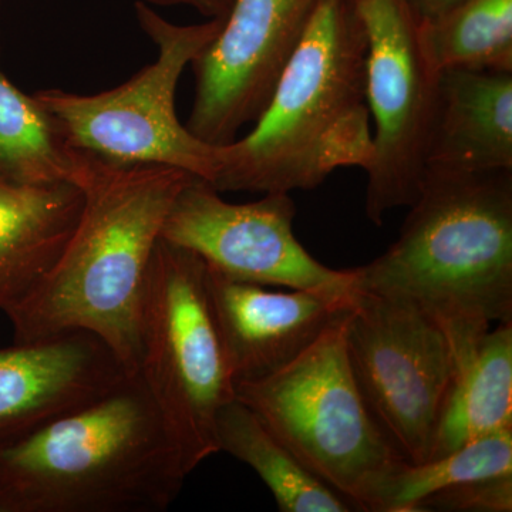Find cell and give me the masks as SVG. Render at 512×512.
Returning a JSON list of instances; mask_svg holds the SVG:
<instances>
[{"label":"cell","instance_id":"5b68a950","mask_svg":"<svg viewBox=\"0 0 512 512\" xmlns=\"http://www.w3.org/2000/svg\"><path fill=\"white\" fill-rule=\"evenodd\" d=\"M345 316L282 369L235 384V397L319 480L355 510L369 511L376 488L404 458L359 392L346 350Z\"/></svg>","mask_w":512,"mask_h":512},{"label":"cell","instance_id":"9c48e42d","mask_svg":"<svg viewBox=\"0 0 512 512\" xmlns=\"http://www.w3.org/2000/svg\"><path fill=\"white\" fill-rule=\"evenodd\" d=\"M356 6L367 36L366 100L375 121L366 214L382 225L387 212L419 197L440 74L427 64L416 19L402 0H356Z\"/></svg>","mask_w":512,"mask_h":512},{"label":"cell","instance_id":"3957f363","mask_svg":"<svg viewBox=\"0 0 512 512\" xmlns=\"http://www.w3.org/2000/svg\"><path fill=\"white\" fill-rule=\"evenodd\" d=\"M190 471L138 375L0 441V512H161Z\"/></svg>","mask_w":512,"mask_h":512},{"label":"cell","instance_id":"6da1fadb","mask_svg":"<svg viewBox=\"0 0 512 512\" xmlns=\"http://www.w3.org/2000/svg\"><path fill=\"white\" fill-rule=\"evenodd\" d=\"M82 157L76 229L42 284L5 315L15 343L90 333L136 375L148 269L168 212L195 175Z\"/></svg>","mask_w":512,"mask_h":512},{"label":"cell","instance_id":"603a6c76","mask_svg":"<svg viewBox=\"0 0 512 512\" xmlns=\"http://www.w3.org/2000/svg\"><path fill=\"white\" fill-rule=\"evenodd\" d=\"M158 6H188L207 16L208 19L227 18L234 0H141Z\"/></svg>","mask_w":512,"mask_h":512},{"label":"cell","instance_id":"2e32d148","mask_svg":"<svg viewBox=\"0 0 512 512\" xmlns=\"http://www.w3.org/2000/svg\"><path fill=\"white\" fill-rule=\"evenodd\" d=\"M429 460L512 427V320L458 350Z\"/></svg>","mask_w":512,"mask_h":512},{"label":"cell","instance_id":"7402d4cb","mask_svg":"<svg viewBox=\"0 0 512 512\" xmlns=\"http://www.w3.org/2000/svg\"><path fill=\"white\" fill-rule=\"evenodd\" d=\"M417 23L433 22L466 0H402Z\"/></svg>","mask_w":512,"mask_h":512},{"label":"cell","instance_id":"8992f818","mask_svg":"<svg viewBox=\"0 0 512 512\" xmlns=\"http://www.w3.org/2000/svg\"><path fill=\"white\" fill-rule=\"evenodd\" d=\"M136 16L157 46L156 62L106 92L42 90L36 99L76 153L116 165H164L212 183L220 170L221 146L201 141L181 123L175 96L185 67L210 45L225 18L175 25L141 0Z\"/></svg>","mask_w":512,"mask_h":512},{"label":"cell","instance_id":"e0dca14e","mask_svg":"<svg viewBox=\"0 0 512 512\" xmlns=\"http://www.w3.org/2000/svg\"><path fill=\"white\" fill-rule=\"evenodd\" d=\"M218 450L248 464L282 512H349L353 504L319 480L235 397L217 420Z\"/></svg>","mask_w":512,"mask_h":512},{"label":"cell","instance_id":"44dd1931","mask_svg":"<svg viewBox=\"0 0 512 512\" xmlns=\"http://www.w3.org/2000/svg\"><path fill=\"white\" fill-rule=\"evenodd\" d=\"M511 512L512 474L467 481L421 501L417 512Z\"/></svg>","mask_w":512,"mask_h":512},{"label":"cell","instance_id":"30bf717a","mask_svg":"<svg viewBox=\"0 0 512 512\" xmlns=\"http://www.w3.org/2000/svg\"><path fill=\"white\" fill-rule=\"evenodd\" d=\"M291 194L232 204L208 181L192 177L175 198L161 238L190 249L234 281L286 289L353 288L355 269L320 264L293 232Z\"/></svg>","mask_w":512,"mask_h":512},{"label":"cell","instance_id":"ba28073f","mask_svg":"<svg viewBox=\"0 0 512 512\" xmlns=\"http://www.w3.org/2000/svg\"><path fill=\"white\" fill-rule=\"evenodd\" d=\"M345 342L359 392L386 439L410 463L429 460L453 373L443 330L406 303L356 289Z\"/></svg>","mask_w":512,"mask_h":512},{"label":"cell","instance_id":"7c38bea8","mask_svg":"<svg viewBox=\"0 0 512 512\" xmlns=\"http://www.w3.org/2000/svg\"><path fill=\"white\" fill-rule=\"evenodd\" d=\"M207 268L208 296L235 384L291 363L346 315L356 292L355 286L269 291Z\"/></svg>","mask_w":512,"mask_h":512},{"label":"cell","instance_id":"7a4b0ae2","mask_svg":"<svg viewBox=\"0 0 512 512\" xmlns=\"http://www.w3.org/2000/svg\"><path fill=\"white\" fill-rule=\"evenodd\" d=\"M399 238L355 288L433 320L451 355L512 320V171L427 170Z\"/></svg>","mask_w":512,"mask_h":512},{"label":"cell","instance_id":"52a82bcc","mask_svg":"<svg viewBox=\"0 0 512 512\" xmlns=\"http://www.w3.org/2000/svg\"><path fill=\"white\" fill-rule=\"evenodd\" d=\"M207 264L160 238L141 311L146 384L183 453L188 471L220 453L217 420L235 399V380L208 296Z\"/></svg>","mask_w":512,"mask_h":512},{"label":"cell","instance_id":"d6986e66","mask_svg":"<svg viewBox=\"0 0 512 512\" xmlns=\"http://www.w3.org/2000/svg\"><path fill=\"white\" fill-rule=\"evenodd\" d=\"M417 33L434 73L512 72V0H466L433 22L417 23Z\"/></svg>","mask_w":512,"mask_h":512},{"label":"cell","instance_id":"cb8c5ba5","mask_svg":"<svg viewBox=\"0 0 512 512\" xmlns=\"http://www.w3.org/2000/svg\"><path fill=\"white\" fill-rule=\"evenodd\" d=\"M0 2H2V0H0Z\"/></svg>","mask_w":512,"mask_h":512},{"label":"cell","instance_id":"5bb4252c","mask_svg":"<svg viewBox=\"0 0 512 512\" xmlns=\"http://www.w3.org/2000/svg\"><path fill=\"white\" fill-rule=\"evenodd\" d=\"M427 170L512 171V72L440 73Z\"/></svg>","mask_w":512,"mask_h":512},{"label":"cell","instance_id":"9a60e30c","mask_svg":"<svg viewBox=\"0 0 512 512\" xmlns=\"http://www.w3.org/2000/svg\"><path fill=\"white\" fill-rule=\"evenodd\" d=\"M73 183L15 184L0 178V312L28 298L59 261L82 214Z\"/></svg>","mask_w":512,"mask_h":512},{"label":"cell","instance_id":"8fae6325","mask_svg":"<svg viewBox=\"0 0 512 512\" xmlns=\"http://www.w3.org/2000/svg\"><path fill=\"white\" fill-rule=\"evenodd\" d=\"M320 0H234L218 35L191 63L188 130L212 146L254 124L302 42Z\"/></svg>","mask_w":512,"mask_h":512},{"label":"cell","instance_id":"277c9868","mask_svg":"<svg viewBox=\"0 0 512 512\" xmlns=\"http://www.w3.org/2000/svg\"><path fill=\"white\" fill-rule=\"evenodd\" d=\"M367 36L356 0H320L265 110L221 146L212 187L276 194L313 190L373 158L366 100Z\"/></svg>","mask_w":512,"mask_h":512},{"label":"cell","instance_id":"ffe728a7","mask_svg":"<svg viewBox=\"0 0 512 512\" xmlns=\"http://www.w3.org/2000/svg\"><path fill=\"white\" fill-rule=\"evenodd\" d=\"M507 474H512V427L433 460L397 461L376 488L369 511L417 512L421 501L451 485Z\"/></svg>","mask_w":512,"mask_h":512},{"label":"cell","instance_id":"4fadbf2b","mask_svg":"<svg viewBox=\"0 0 512 512\" xmlns=\"http://www.w3.org/2000/svg\"><path fill=\"white\" fill-rule=\"evenodd\" d=\"M127 376L109 346L86 332L0 348V441L92 402Z\"/></svg>","mask_w":512,"mask_h":512},{"label":"cell","instance_id":"ac0fdd59","mask_svg":"<svg viewBox=\"0 0 512 512\" xmlns=\"http://www.w3.org/2000/svg\"><path fill=\"white\" fill-rule=\"evenodd\" d=\"M82 164L35 94L23 93L0 69V178L15 184L77 185Z\"/></svg>","mask_w":512,"mask_h":512}]
</instances>
